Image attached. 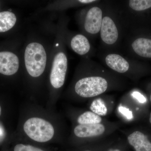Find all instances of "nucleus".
<instances>
[{
  "label": "nucleus",
  "mask_w": 151,
  "mask_h": 151,
  "mask_svg": "<svg viewBox=\"0 0 151 151\" xmlns=\"http://www.w3.org/2000/svg\"><path fill=\"white\" fill-rule=\"evenodd\" d=\"M25 64L27 72L32 77L40 76L46 66L47 56L45 49L37 42L30 43L24 53Z\"/></svg>",
  "instance_id": "obj_1"
},
{
  "label": "nucleus",
  "mask_w": 151,
  "mask_h": 151,
  "mask_svg": "<svg viewBox=\"0 0 151 151\" xmlns=\"http://www.w3.org/2000/svg\"><path fill=\"white\" fill-rule=\"evenodd\" d=\"M24 129L29 138L39 142L50 140L54 136V128L51 124L40 118L28 119L24 125Z\"/></svg>",
  "instance_id": "obj_2"
},
{
  "label": "nucleus",
  "mask_w": 151,
  "mask_h": 151,
  "mask_svg": "<svg viewBox=\"0 0 151 151\" xmlns=\"http://www.w3.org/2000/svg\"><path fill=\"white\" fill-rule=\"evenodd\" d=\"M108 84L100 76H90L80 79L76 84V92L82 97H92L100 95L107 90Z\"/></svg>",
  "instance_id": "obj_3"
},
{
  "label": "nucleus",
  "mask_w": 151,
  "mask_h": 151,
  "mask_svg": "<svg viewBox=\"0 0 151 151\" xmlns=\"http://www.w3.org/2000/svg\"><path fill=\"white\" fill-rule=\"evenodd\" d=\"M67 69V57L63 52H59L55 57L50 75V83L53 87L59 88L63 85Z\"/></svg>",
  "instance_id": "obj_4"
},
{
  "label": "nucleus",
  "mask_w": 151,
  "mask_h": 151,
  "mask_svg": "<svg viewBox=\"0 0 151 151\" xmlns=\"http://www.w3.org/2000/svg\"><path fill=\"white\" fill-rule=\"evenodd\" d=\"M19 67V60L15 54L10 52H0V73L10 76L15 74Z\"/></svg>",
  "instance_id": "obj_5"
},
{
  "label": "nucleus",
  "mask_w": 151,
  "mask_h": 151,
  "mask_svg": "<svg viewBox=\"0 0 151 151\" xmlns=\"http://www.w3.org/2000/svg\"><path fill=\"white\" fill-rule=\"evenodd\" d=\"M103 20L102 10L98 7H94L89 10L86 14L84 28L87 32L96 34L101 29Z\"/></svg>",
  "instance_id": "obj_6"
},
{
  "label": "nucleus",
  "mask_w": 151,
  "mask_h": 151,
  "mask_svg": "<svg viewBox=\"0 0 151 151\" xmlns=\"http://www.w3.org/2000/svg\"><path fill=\"white\" fill-rule=\"evenodd\" d=\"M101 39L104 42L112 45L117 41L119 37L118 29L112 19L105 16L102 20L100 29Z\"/></svg>",
  "instance_id": "obj_7"
},
{
  "label": "nucleus",
  "mask_w": 151,
  "mask_h": 151,
  "mask_svg": "<svg viewBox=\"0 0 151 151\" xmlns=\"http://www.w3.org/2000/svg\"><path fill=\"white\" fill-rule=\"evenodd\" d=\"M105 131V127L103 124H86L79 125L76 127L74 133L78 137L85 138L100 136Z\"/></svg>",
  "instance_id": "obj_8"
},
{
  "label": "nucleus",
  "mask_w": 151,
  "mask_h": 151,
  "mask_svg": "<svg viewBox=\"0 0 151 151\" xmlns=\"http://www.w3.org/2000/svg\"><path fill=\"white\" fill-rule=\"evenodd\" d=\"M128 140L136 151H151V143L147 137L142 132H133L128 137Z\"/></svg>",
  "instance_id": "obj_9"
},
{
  "label": "nucleus",
  "mask_w": 151,
  "mask_h": 151,
  "mask_svg": "<svg viewBox=\"0 0 151 151\" xmlns=\"http://www.w3.org/2000/svg\"><path fill=\"white\" fill-rule=\"evenodd\" d=\"M105 60L108 67L119 73H125L128 71L129 68L128 61L119 55H108Z\"/></svg>",
  "instance_id": "obj_10"
},
{
  "label": "nucleus",
  "mask_w": 151,
  "mask_h": 151,
  "mask_svg": "<svg viewBox=\"0 0 151 151\" xmlns=\"http://www.w3.org/2000/svg\"><path fill=\"white\" fill-rule=\"evenodd\" d=\"M135 52L143 57L151 58V40L145 38L137 39L132 44Z\"/></svg>",
  "instance_id": "obj_11"
},
{
  "label": "nucleus",
  "mask_w": 151,
  "mask_h": 151,
  "mask_svg": "<svg viewBox=\"0 0 151 151\" xmlns=\"http://www.w3.org/2000/svg\"><path fill=\"white\" fill-rule=\"evenodd\" d=\"M71 48L80 55L86 54L90 49V45L88 39L81 35H76L70 42Z\"/></svg>",
  "instance_id": "obj_12"
},
{
  "label": "nucleus",
  "mask_w": 151,
  "mask_h": 151,
  "mask_svg": "<svg viewBox=\"0 0 151 151\" xmlns=\"http://www.w3.org/2000/svg\"><path fill=\"white\" fill-rule=\"evenodd\" d=\"M17 21L15 15L11 12H0V32H5L13 27Z\"/></svg>",
  "instance_id": "obj_13"
},
{
  "label": "nucleus",
  "mask_w": 151,
  "mask_h": 151,
  "mask_svg": "<svg viewBox=\"0 0 151 151\" xmlns=\"http://www.w3.org/2000/svg\"><path fill=\"white\" fill-rule=\"evenodd\" d=\"M77 122L80 125L99 124L102 122V119L93 112L87 111L78 117Z\"/></svg>",
  "instance_id": "obj_14"
},
{
  "label": "nucleus",
  "mask_w": 151,
  "mask_h": 151,
  "mask_svg": "<svg viewBox=\"0 0 151 151\" xmlns=\"http://www.w3.org/2000/svg\"><path fill=\"white\" fill-rule=\"evenodd\" d=\"M92 112L99 116H105L107 114V107L102 99H97L94 100L90 107Z\"/></svg>",
  "instance_id": "obj_15"
},
{
  "label": "nucleus",
  "mask_w": 151,
  "mask_h": 151,
  "mask_svg": "<svg viewBox=\"0 0 151 151\" xmlns=\"http://www.w3.org/2000/svg\"><path fill=\"white\" fill-rule=\"evenodd\" d=\"M129 6L135 11L145 10L151 7V0H131Z\"/></svg>",
  "instance_id": "obj_16"
},
{
  "label": "nucleus",
  "mask_w": 151,
  "mask_h": 151,
  "mask_svg": "<svg viewBox=\"0 0 151 151\" xmlns=\"http://www.w3.org/2000/svg\"><path fill=\"white\" fill-rule=\"evenodd\" d=\"M14 151H44L38 148L29 145L18 144L15 147Z\"/></svg>",
  "instance_id": "obj_17"
},
{
  "label": "nucleus",
  "mask_w": 151,
  "mask_h": 151,
  "mask_svg": "<svg viewBox=\"0 0 151 151\" xmlns=\"http://www.w3.org/2000/svg\"><path fill=\"white\" fill-rule=\"evenodd\" d=\"M119 111L127 119L130 120L133 118V114H132V111H130L128 108L122 106H120L119 107Z\"/></svg>",
  "instance_id": "obj_18"
},
{
  "label": "nucleus",
  "mask_w": 151,
  "mask_h": 151,
  "mask_svg": "<svg viewBox=\"0 0 151 151\" xmlns=\"http://www.w3.org/2000/svg\"><path fill=\"white\" fill-rule=\"evenodd\" d=\"M132 96L134 97L140 103H144L146 102L145 97L139 92H135L132 94Z\"/></svg>",
  "instance_id": "obj_19"
},
{
  "label": "nucleus",
  "mask_w": 151,
  "mask_h": 151,
  "mask_svg": "<svg viewBox=\"0 0 151 151\" xmlns=\"http://www.w3.org/2000/svg\"><path fill=\"white\" fill-rule=\"evenodd\" d=\"M4 137V131L3 127L0 125V141L2 140Z\"/></svg>",
  "instance_id": "obj_20"
},
{
  "label": "nucleus",
  "mask_w": 151,
  "mask_h": 151,
  "mask_svg": "<svg viewBox=\"0 0 151 151\" xmlns=\"http://www.w3.org/2000/svg\"><path fill=\"white\" fill-rule=\"evenodd\" d=\"M96 1L94 0H80L78 1L82 3H84V4H89V3H91L94 2Z\"/></svg>",
  "instance_id": "obj_21"
},
{
  "label": "nucleus",
  "mask_w": 151,
  "mask_h": 151,
  "mask_svg": "<svg viewBox=\"0 0 151 151\" xmlns=\"http://www.w3.org/2000/svg\"><path fill=\"white\" fill-rule=\"evenodd\" d=\"M109 151H121L120 150L116 149V150H110Z\"/></svg>",
  "instance_id": "obj_22"
},
{
  "label": "nucleus",
  "mask_w": 151,
  "mask_h": 151,
  "mask_svg": "<svg viewBox=\"0 0 151 151\" xmlns=\"http://www.w3.org/2000/svg\"><path fill=\"white\" fill-rule=\"evenodd\" d=\"M1 114V106H0V116Z\"/></svg>",
  "instance_id": "obj_23"
},
{
  "label": "nucleus",
  "mask_w": 151,
  "mask_h": 151,
  "mask_svg": "<svg viewBox=\"0 0 151 151\" xmlns=\"http://www.w3.org/2000/svg\"><path fill=\"white\" fill-rule=\"evenodd\" d=\"M150 121L151 124V113H150Z\"/></svg>",
  "instance_id": "obj_24"
},
{
  "label": "nucleus",
  "mask_w": 151,
  "mask_h": 151,
  "mask_svg": "<svg viewBox=\"0 0 151 151\" xmlns=\"http://www.w3.org/2000/svg\"><path fill=\"white\" fill-rule=\"evenodd\" d=\"M150 100H151V96H150Z\"/></svg>",
  "instance_id": "obj_25"
},
{
  "label": "nucleus",
  "mask_w": 151,
  "mask_h": 151,
  "mask_svg": "<svg viewBox=\"0 0 151 151\" xmlns=\"http://www.w3.org/2000/svg\"></svg>",
  "instance_id": "obj_26"
}]
</instances>
